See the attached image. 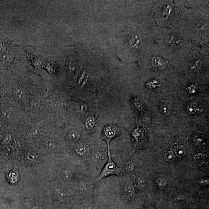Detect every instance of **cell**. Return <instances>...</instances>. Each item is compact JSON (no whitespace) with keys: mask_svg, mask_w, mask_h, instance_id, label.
<instances>
[{"mask_svg":"<svg viewBox=\"0 0 209 209\" xmlns=\"http://www.w3.org/2000/svg\"><path fill=\"white\" fill-rule=\"evenodd\" d=\"M91 152L87 167L96 177L100 172L108 159L107 147L98 145H90Z\"/></svg>","mask_w":209,"mask_h":209,"instance_id":"obj_1","label":"cell"},{"mask_svg":"<svg viewBox=\"0 0 209 209\" xmlns=\"http://www.w3.org/2000/svg\"><path fill=\"white\" fill-rule=\"evenodd\" d=\"M96 177L91 174L84 176L72 184L74 192L78 198L93 197Z\"/></svg>","mask_w":209,"mask_h":209,"instance_id":"obj_2","label":"cell"},{"mask_svg":"<svg viewBox=\"0 0 209 209\" xmlns=\"http://www.w3.org/2000/svg\"><path fill=\"white\" fill-rule=\"evenodd\" d=\"M148 128L145 125L138 122L135 126L129 131L133 150L131 154L145 147L148 135Z\"/></svg>","mask_w":209,"mask_h":209,"instance_id":"obj_3","label":"cell"},{"mask_svg":"<svg viewBox=\"0 0 209 209\" xmlns=\"http://www.w3.org/2000/svg\"><path fill=\"white\" fill-rule=\"evenodd\" d=\"M124 175L122 168L119 167L113 160L110 153H108V159L95 179V183L112 176L120 177Z\"/></svg>","mask_w":209,"mask_h":209,"instance_id":"obj_4","label":"cell"},{"mask_svg":"<svg viewBox=\"0 0 209 209\" xmlns=\"http://www.w3.org/2000/svg\"><path fill=\"white\" fill-rule=\"evenodd\" d=\"M72 150L75 156L81 160L87 166L90 156V145L84 142H78L73 145Z\"/></svg>","mask_w":209,"mask_h":209,"instance_id":"obj_5","label":"cell"},{"mask_svg":"<svg viewBox=\"0 0 209 209\" xmlns=\"http://www.w3.org/2000/svg\"><path fill=\"white\" fill-rule=\"evenodd\" d=\"M121 131L117 126L109 124L104 127L101 138L107 144L108 152H110V143L114 139L120 135Z\"/></svg>","mask_w":209,"mask_h":209,"instance_id":"obj_6","label":"cell"},{"mask_svg":"<svg viewBox=\"0 0 209 209\" xmlns=\"http://www.w3.org/2000/svg\"><path fill=\"white\" fill-rule=\"evenodd\" d=\"M69 191L65 188L61 186L56 187L53 190L54 199L59 202L65 201L68 198L69 196Z\"/></svg>","mask_w":209,"mask_h":209,"instance_id":"obj_7","label":"cell"},{"mask_svg":"<svg viewBox=\"0 0 209 209\" xmlns=\"http://www.w3.org/2000/svg\"><path fill=\"white\" fill-rule=\"evenodd\" d=\"M95 118L93 116L88 117L86 119L85 122V126L87 129L88 134H90L92 132L95 125Z\"/></svg>","mask_w":209,"mask_h":209,"instance_id":"obj_8","label":"cell"},{"mask_svg":"<svg viewBox=\"0 0 209 209\" xmlns=\"http://www.w3.org/2000/svg\"><path fill=\"white\" fill-rule=\"evenodd\" d=\"M68 137L70 140L74 143L82 142L81 135L79 132L77 131H72L69 132Z\"/></svg>","mask_w":209,"mask_h":209,"instance_id":"obj_9","label":"cell"},{"mask_svg":"<svg viewBox=\"0 0 209 209\" xmlns=\"http://www.w3.org/2000/svg\"><path fill=\"white\" fill-rule=\"evenodd\" d=\"M176 152L177 155L180 156H182L185 153V150L184 147L182 146H177L176 148Z\"/></svg>","mask_w":209,"mask_h":209,"instance_id":"obj_10","label":"cell"},{"mask_svg":"<svg viewBox=\"0 0 209 209\" xmlns=\"http://www.w3.org/2000/svg\"><path fill=\"white\" fill-rule=\"evenodd\" d=\"M26 206L27 209H37L36 206L33 204L32 201H30V200H27L25 201Z\"/></svg>","mask_w":209,"mask_h":209,"instance_id":"obj_11","label":"cell"},{"mask_svg":"<svg viewBox=\"0 0 209 209\" xmlns=\"http://www.w3.org/2000/svg\"><path fill=\"white\" fill-rule=\"evenodd\" d=\"M47 146L50 149L55 150L57 148V145L54 142L49 141L47 143Z\"/></svg>","mask_w":209,"mask_h":209,"instance_id":"obj_12","label":"cell"},{"mask_svg":"<svg viewBox=\"0 0 209 209\" xmlns=\"http://www.w3.org/2000/svg\"><path fill=\"white\" fill-rule=\"evenodd\" d=\"M166 157L167 158L168 160H172L174 159V156L173 154L171 152H170L167 153L166 154Z\"/></svg>","mask_w":209,"mask_h":209,"instance_id":"obj_13","label":"cell"},{"mask_svg":"<svg viewBox=\"0 0 209 209\" xmlns=\"http://www.w3.org/2000/svg\"><path fill=\"white\" fill-rule=\"evenodd\" d=\"M166 180H163H163H161V181L159 183V185L160 186H164L166 184Z\"/></svg>","mask_w":209,"mask_h":209,"instance_id":"obj_14","label":"cell"},{"mask_svg":"<svg viewBox=\"0 0 209 209\" xmlns=\"http://www.w3.org/2000/svg\"><path fill=\"white\" fill-rule=\"evenodd\" d=\"M184 199V197L182 195H180L177 197V199L179 200H183Z\"/></svg>","mask_w":209,"mask_h":209,"instance_id":"obj_15","label":"cell"},{"mask_svg":"<svg viewBox=\"0 0 209 209\" xmlns=\"http://www.w3.org/2000/svg\"><path fill=\"white\" fill-rule=\"evenodd\" d=\"M201 184H203V185H206V184H207L208 183L207 181H205V180H204V181H201Z\"/></svg>","mask_w":209,"mask_h":209,"instance_id":"obj_16","label":"cell"},{"mask_svg":"<svg viewBox=\"0 0 209 209\" xmlns=\"http://www.w3.org/2000/svg\"><path fill=\"white\" fill-rule=\"evenodd\" d=\"M147 209H155L153 207H150L149 208H148Z\"/></svg>","mask_w":209,"mask_h":209,"instance_id":"obj_17","label":"cell"}]
</instances>
